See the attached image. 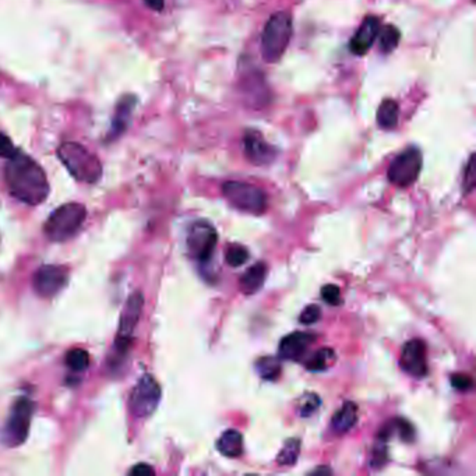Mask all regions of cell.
<instances>
[{"instance_id":"6da1fadb","label":"cell","mask_w":476,"mask_h":476,"mask_svg":"<svg viewBox=\"0 0 476 476\" xmlns=\"http://www.w3.org/2000/svg\"><path fill=\"white\" fill-rule=\"evenodd\" d=\"M5 179L12 196L28 206H40L49 196V182L45 171L22 151L9 158Z\"/></svg>"},{"instance_id":"7a4b0ae2","label":"cell","mask_w":476,"mask_h":476,"mask_svg":"<svg viewBox=\"0 0 476 476\" xmlns=\"http://www.w3.org/2000/svg\"><path fill=\"white\" fill-rule=\"evenodd\" d=\"M58 156L70 175L79 182L92 185L102 177L104 170L98 156L79 142L67 141L60 144Z\"/></svg>"},{"instance_id":"3957f363","label":"cell","mask_w":476,"mask_h":476,"mask_svg":"<svg viewBox=\"0 0 476 476\" xmlns=\"http://www.w3.org/2000/svg\"><path fill=\"white\" fill-rule=\"evenodd\" d=\"M292 33L293 26L289 13L279 12L270 17L261 34V55L267 63H275L282 58Z\"/></svg>"},{"instance_id":"277c9868","label":"cell","mask_w":476,"mask_h":476,"mask_svg":"<svg viewBox=\"0 0 476 476\" xmlns=\"http://www.w3.org/2000/svg\"><path fill=\"white\" fill-rule=\"evenodd\" d=\"M87 210L80 203H67L56 208L48 218L44 231L49 240L65 242L73 238L83 227Z\"/></svg>"},{"instance_id":"5b68a950","label":"cell","mask_w":476,"mask_h":476,"mask_svg":"<svg viewBox=\"0 0 476 476\" xmlns=\"http://www.w3.org/2000/svg\"><path fill=\"white\" fill-rule=\"evenodd\" d=\"M142 306H144L142 293L140 290L133 292L129 296L124 304V309L122 311L120 325H119V330H117V336H116L115 347H113V363H117V361L122 362L129 355V351L133 343L134 330L138 325L140 315L142 311Z\"/></svg>"},{"instance_id":"8992f818","label":"cell","mask_w":476,"mask_h":476,"mask_svg":"<svg viewBox=\"0 0 476 476\" xmlns=\"http://www.w3.org/2000/svg\"><path fill=\"white\" fill-rule=\"evenodd\" d=\"M34 411L35 404L27 397H22L13 404L2 432V441L8 447H19L26 443L30 434Z\"/></svg>"},{"instance_id":"52a82bcc","label":"cell","mask_w":476,"mask_h":476,"mask_svg":"<svg viewBox=\"0 0 476 476\" xmlns=\"http://www.w3.org/2000/svg\"><path fill=\"white\" fill-rule=\"evenodd\" d=\"M222 193L235 208L243 213L260 215L267 210V195L254 185L231 181L224 183Z\"/></svg>"},{"instance_id":"ba28073f","label":"cell","mask_w":476,"mask_h":476,"mask_svg":"<svg viewBox=\"0 0 476 476\" xmlns=\"http://www.w3.org/2000/svg\"><path fill=\"white\" fill-rule=\"evenodd\" d=\"M161 387L152 376L144 375L134 386L129 405L130 411L136 418H148L160 405L161 401Z\"/></svg>"},{"instance_id":"9c48e42d","label":"cell","mask_w":476,"mask_h":476,"mask_svg":"<svg viewBox=\"0 0 476 476\" xmlns=\"http://www.w3.org/2000/svg\"><path fill=\"white\" fill-rule=\"evenodd\" d=\"M422 171V152L416 147H409L398 154L391 163L387 177L398 188H408L416 182Z\"/></svg>"},{"instance_id":"30bf717a","label":"cell","mask_w":476,"mask_h":476,"mask_svg":"<svg viewBox=\"0 0 476 476\" xmlns=\"http://www.w3.org/2000/svg\"><path fill=\"white\" fill-rule=\"evenodd\" d=\"M218 233L215 228L207 221L195 222L188 232V252L192 258L204 264L211 260L217 247Z\"/></svg>"},{"instance_id":"8fae6325","label":"cell","mask_w":476,"mask_h":476,"mask_svg":"<svg viewBox=\"0 0 476 476\" xmlns=\"http://www.w3.org/2000/svg\"><path fill=\"white\" fill-rule=\"evenodd\" d=\"M69 281V268L66 265L45 264L34 274V289L41 297L51 299L56 296Z\"/></svg>"},{"instance_id":"7c38bea8","label":"cell","mask_w":476,"mask_h":476,"mask_svg":"<svg viewBox=\"0 0 476 476\" xmlns=\"http://www.w3.org/2000/svg\"><path fill=\"white\" fill-rule=\"evenodd\" d=\"M400 365L402 370L413 377L422 379L427 375V350L422 340L408 341L401 352Z\"/></svg>"},{"instance_id":"4fadbf2b","label":"cell","mask_w":476,"mask_h":476,"mask_svg":"<svg viewBox=\"0 0 476 476\" xmlns=\"http://www.w3.org/2000/svg\"><path fill=\"white\" fill-rule=\"evenodd\" d=\"M243 145L246 156L254 165H267L275 160V148L270 145L256 130H250L245 134Z\"/></svg>"},{"instance_id":"5bb4252c","label":"cell","mask_w":476,"mask_h":476,"mask_svg":"<svg viewBox=\"0 0 476 476\" xmlns=\"http://www.w3.org/2000/svg\"><path fill=\"white\" fill-rule=\"evenodd\" d=\"M380 28V20L375 16H368L350 41L351 52L356 56L366 55L372 49Z\"/></svg>"},{"instance_id":"9a60e30c","label":"cell","mask_w":476,"mask_h":476,"mask_svg":"<svg viewBox=\"0 0 476 476\" xmlns=\"http://www.w3.org/2000/svg\"><path fill=\"white\" fill-rule=\"evenodd\" d=\"M314 340V336L300 331L286 336L279 344V358L285 361H299L307 352Z\"/></svg>"},{"instance_id":"2e32d148","label":"cell","mask_w":476,"mask_h":476,"mask_svg":"<svg viewBox=\"0 0 476 476\" xmlns=\"http://www.w3.org/2000/svg\"><path fill=\"white\" fill-rule=\"evenodd\" d=\"M134 108H136V98L133 95H124L119 99L115 108L113 117H112L110 130L108 133L110 140L120 137L127 130V127L130 126Z\"/></svg>"},{"instance_id":"e0dca14e","label":"cell","mask_w":476,"mask_h":476,"mask_svg":"<svg viewBox=\"0 0 476 476\" xmlns=\"http://www.w3.org/2000/svg\"><path fill=\"white\" fill-rule=\"evenodd\" d=\"M267 265L264 263H257L252 265L240 278V290L245 295H253L261 289L267 278Z\"/></svg>"},{"instance_id":"ac0fdd59","label":"cell","mask_w":476,"mask_h":476,"mask_svg":"<svg viewBox=\"0 0 476 476\" xmlns=\"http://www.w3.org/2000/svg\"><path fill=\"white\" fill-rule=\"evenodd\" d=\"M358 420V405L352 401H347L333 416L331 427L336 433L343 434L350 432Z\"/></svg>"},{"instance_id":"d6986e66","label":"cell","mask_w":476,"mask_h":476,"mask_svg":"<svg viewBox=\"0 0 476 476\" xmlns=\"http://www.w3.org/2000/svg\"><path fill=\"white\" fill-rule=\"evenodd\" d=\"M217 448L225 457L238 458L243 454V436L238 430L229 429L218 438Z\"/></svg>"},{"instance_id":"ffe728a7","label":"cell","mask_w":476,"mask_h":476,"mask_svg":"<svg viewBox=\"0 0 476 476\" xmlns=\"http://www.w3.org/2000/svg\"><path fill=\"white\" fill-rule=\"evenodd\" d=\"M394 434L400 436L404 441L411 443L415 438V429L409 422H407L404 419H394L393 422L386 423L384 427L380 430L379 440L387 443L388 438L393 437Z\"/></svg>"},{"instance_id":"44dd1931","label":"cell","mask_w":476,"mask_h":476,"mask_svg":"<svg viewBox=\"0 0 476 476\" xmlns=\"http://www.w3.org/2000/svg\"><path fill=\"white\" fill-rule=\"evenodd\" d=\"M400 106L394 99H384L377 110V124L384 130H391L398 124Z\"/></svg>"},{"instance_id":"7402d4cb","label":"cell","mask_w":476,"mask_h":476,"mask_svg":"<svg viewBox=\"0 0 476 476\" xmlns=\"http://www.w3.org/2000/svg\"><path fill=\"white\" fill-rule=\"evenodd\" d=\"M336 362V352L331 348H322L311 355L306 362V369L310 372H325Z\"/></svg>"},{"instance_id":"603a6c76","label":"cell","mask_w":476,"mask_h":476,"mask_svg":"<svg viewBox=\"0 0 476 476\" xmlns=\"http://www.w3.org/2000/svg\"><path fill=\"white\" fill-rule=\"evenodd\" d=\"M256 370L261 379L267 381H274L281 375V363L274 356H264L256 362Z\"/></svg>"},{"instance_id":"cb8c5ba5","label":"cell","mask_w":476,"mask_h":476,"mask_svg":"<svg viewBox=\"0 0 476 476\" xmlns=\"http://www.w3.org/2000/svg\"><path fill=\"white\" fill-rule=\"evenodd\" d=\"M377 37L380 38L379 45L383 54H391L398 47L400 40H401L400 30L391 24H387L386 27L380 28Z\"/></svg>"},{"instance_id":"d4e9b609","label":"cell","mask_w":476,"mask_h":476,"mask_svg":"<svg viewBox=\"0 0 476 476\" xmlns=\"http://www.w3.org/2000/svg\"><path fill=\"white\" fill-rule=\"evenodd\" d=\"M299 452H300V441L297 438L286 440L284 447L281 448L278 457H277L278 465H281V466H292L297 461Z\"/></svg>"},{"instance_id":"484cf974","label":"cell","mask_w":476,"mask_h":476,"mask_svg":"<svg viewBox=\"0 0 476 476\" xmlns=\"http://www.w3.org/2000/svg\"><path fill=\"white\" fill-rule=\"evenodd\" d=\"M90 354L85 350H80V348H74L70 350L66 355V365L70 370L81 373L84 370L88 369L90 366Z\"/></svg>"},{"instance_id":"4316f807","label":"cell","mask_w":476,"mask_h":476,"mask_svg":"<svg viewBox=\"0 0 476 476\" xmlns=\"http://www.w3.org/2000/svg\"><path fill=\"white\" fill-rule=\"evenodd\" d=\"M249 250L239 243H232L225 250V260L231 267H240L249 260Z\"/></svg>"},{"instance_id":"83f0119b","label":"cell","mask_w":476,"mask_h":476,"mask_svg":"<svg viewBox=\"0 0 476 476\" xmlns=\"http://www.w3.org/2000/svg\"><path fill=\"white\" fill-rule=\"evenodd\" d=\"M322 405V400L319 398V395L317 394H306L302 397L300 400V404H299V413L300 416L303 418H307V416H311L317 409H319V407Z\"/></svg>"},{"instance_id":"f1b7e54d","label":"cell","mask_w":476,"mask_h":476,"mask_svg":"<svg viewBox=\"0 0 476 476\" xmlns=\"http://www.w3.org/2000/svg\"><path fill=\"white\" fill-rule=\"evenodd\" d=\"M475 182H476V172H475V155L472 154L469 161L465 167L463 171V179H462V186H463V192L468 195L475 188Z\"/></svg>"},{"instance_id":"f546056e","label":"cell","mask_w":476,"mask_h":476,"mask_svg":"<svg viewBox=\"0 0 476 476\" xmlns=\"http://www.w3.org/2000/svg\"><path fill=\"white\" fill-rule=\"evenodd\" d=\"M320 317H322V310L320 307L317 306V304H309L303 309V311L300 313V323L302 325H306V326H310V325H314L320 320Z\"/></svg>"},{"instance_id":"4dcf8cb0","label":"cell","mask_w":476,"mask_h":476,"mask_svg":"<svg viewBox=\"0 0 476 476\" xmlns=\"http://www.w3.org/2000/svg\"><path fill=\"white\" fill-rule=\"evenodd\" d=\"M322 296H323V300L331 306H340L343 303V299H341V290L337 285H326L323 286L322 289Z\"/></svg>"},{"instance_id":"1f68e13d","label":"cell","mask_w":476,"mask_h":476,"mask_svg":"<svg viewBox=\"0 0 476 476\" xmlns=\"http://www.w3.org/2000/svg\"><path fill=\"white\" fill-rule=\"evenodd\" d=\"M451 384L458 391H469L473 387V380L468 375L457 373V375L451 376Z\"/></svg>"},{"instance_id":"d6a6232c","label":"cell","mask_w":476,"mask_h":476,"mask_svg":"<svg viewBox=\"0 0 476 476\" xmlns=\"http://www.w3.org/2000/svg\"><path fill=\"white\" fill-rule=\"evenodd\" d=\"M19 149L15 147L13 141L5 133H0V158H12Z\"/></svg>"},{"instance_id":"836d02e7","label":"cell","mask_w":476,"mask_h":476,"mask_svg":"<svg viewBox=\"0 0 476 476\" xmlns=\"http://www.w3.org/2000/svg\"><path fill=\"white\" fill-rule=\"evenodd\" d=\"M131 476H147V475H154L155 470L151 465L148 463H138L136 465L130 472H129Z\"/></svg>"},{"instance_id":"e575fe53","label":"cell","mask_w":476,"mask_h":476,"mask_svg":"<svg viewBox=\"0 0 476 476\" xmlns=\"http://www.w3.org/2000/svg\"><path fill=\"white\" fill-rule=\"evenodd\" d=\"M144 3L154 12H163L165 6V0H144Z\"/></svg>"}]
</instances>
